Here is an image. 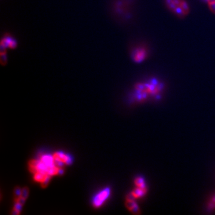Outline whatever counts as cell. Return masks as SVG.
I'll list each match as a JSON object with an SVG mask.
<instances>
[{
    "instance_id": "cell-1",
    "label": "cell",
    "mask_w": 215,
    "mask_h": 215,
    "mask_svg": "<svg viewBox=\"0 0 215 215\" xmlns=\"http://www.w3.org/2000/svg\"><path fill=\"white\" fill-rule=\"evenodd\" d=\"M148 50L144 47H139L134 49L132 53V58L136 63L144 62L148 57Z\"/></svg>"
},
{
    "instance_id": "cell-2",
    "label": "cell",
    "mask_w": 215,
    "mask_h": 215,
    "mask_svg": "<svg viewBox=\"0 0 215 215\" xmlns=\"http://www.w3.org/2000/svg\"><path fill=\"white\" fill-rule=\"evenodd\" d=\"M111 191L109 188H106L99 193L93 200V206L95 208L99 207L106 200L110 194Z\"/></svg>"
},
{
    "instance_id": "cell-3",
    "label": "cell",
    "mask_w": 215,
    "mask_h": 215,
    "mask_svg": "<svg viewBox=\"0 0 215 215\" xmlns=\"http://www.w3.org/2000/svg\"><path fill=\"white\" fill-rule=\"evenodd\" d=\"M17 41L11 36L5 35L1 40V46L2 49H5L6 48L15 49L17 47Z\"/></svg>"
},
{
    "instance_id": "cell-4",
    "label": "cell",
    "mask_w": 215,
    "mask_h": 215,
    "mask_svg": "<svg viewBox=\"0 0 215 215\" xmlns=\"http://www.w3.org/2000/svg\"><path fill=\"white\" fill-rule=\"evenodd\" d=\"M52 156L54 160L62 161L67 165H69L72 163L71 157L63 152H55L54 153Z\"/></svg>"
},
{
    "instance_id": "cell-5",
    "label": "cell",
    "mask_w": 215,
    "mask_h": 215,
    "mask_svg": "<svg viewBox=\"0 0 215 215\" xmlns=\"http://www.w3.org/2000/svg\"><path fill=\"white\" fill-rule=\"evenodd\" d=\"M125 205L126 207L128 209V210L130 211L132 213L135 215L140 214V209L138 207L137 203L134 202V200H126Z\"/></svg>"
},
{
    "instance_id": "cell-6",
    "label": "cell",
    "mask_w": 215,
    "mask_h": 215,
    "mask_svg": "<svg viewBox=\"0 0 215 215\" xmlns=\"http://www.w3.org/2000/svg\"><path fill=\"white\" fill-rule=\"evenodd\" d=\"M52 176L48 175L45 172H38L34 174V180L37 182H43L45 180H46L49 177H51Z\"/></svg>"
},
{
    "instance_id": "cell-7",
    "label": "cell",
    "mask_w": 215,
    "mask_h": 215,
    "mask_svg": "<svg viewBox=\"0 0 215 215\" xmlns=\"http://www.w3.org/2000/svg\"><path fill=\"white\" fill-rule=\"evenodd\" d=\"M147 190H146V189H144L142 188L137 187L132 192V193L135 199H137V198H140V197L144 196L145 195V194L147 192Z\"/></svg>"
},
{
    "instance_id": "cell-8",
    "label": "cell",
    "mask_w": 215,
    "mask_h": 215,
    "mask_svg": "<svg viewBox=\"0 0 215 215\" xmlns=\"http://www.w3.org/2000/svg\"><path fill=\"white\" fill-rule=\"evenodd\" d=\"M179 6L185 15H187L189 14V12H190V8H189V4H188L187 1L180 0Z\"/></svg>"
},
{
    "instance_id": "cell-9",
    "label": "cell",
    "mask_w": 215,
    "mask_h": 215,
    "mask_svg": "<svg viewBox=\"0 0 215 215\" xmlns=\"http://www.w3.org/2000/svg\"><path fill=\"white\" fill-rule=\"evenodd\" d=\"M134 183H135V185L137 186V187L147 190V187H146V185L145 184L144 180L143 178H142V177L136 178L135 179Z\"/></svg>"
},
{
    "instance_id": "cell-10",
    "label": "cell",
    "mask_w": 215,
    "mask_h": 215,
    "mask_svg": "<svg viewBox=\"0 0 215 215\" xmlns=\"http://www.w3.org/2000/svg\"><path fill=\"white\" fill-rule=\"evenodd\" d=\"M20 196L24 197L25 199H27L28 196H29V188L27 187L22 188Z\"/></svg>"
},
{
    "instance_id": "cell-11",
    "label": "cell",
    "mask_w": 215,
    "mask_h": 215,
    "mask_svg": "<svg viewBox=\"0 0 215 215\" xmlns=\"http://www.w3.org/2000/svg\"><path fill=\"white\" fill-rule=\"evenodd\" d=\"M27 199H24V197H21V196H19V197H15L14 199V202H18V203H20L22 205H24L25 202V201H26Z\"/></svg>"
},
{
    "instance_id": "cell-12",
    "label": "cell",
    "mask_w": 215,
    "mask_h": 215,
    "mask_svg": "<svg viewBox=\"0 0 215 215\" xmlns=\"http://www.w3.org/2000/svg\"><path fill=\"white\" fill-rule=\"evenodd\" d=\"M21 192H22V189H20L19 187H16L14 189V195L16 197L20 196Z\"/></svg>"
},
{
    "instance_id": "cell-13",
    "label": "cell",
    "mask_w": 215,
    "mask_h": 215,
    "mask_svg": "<svg viewBox=\"0 0 215 215\" xmlns=\"http://www.w3.org/2000/svg\"><path fill=\"white\" fill-rule=\"evenodd\" d=\"M14 203H15V204H14V206L13 209V210H17V211L20 212L21 210H22V206H23V205L21 204H20V203H18V202H14Z\"/></svg>"
},
{
    "instance_id": "cell-14",
    "label": "cell",
    "mask_w": 215,
    "mask_h": 215,
    "mask_svg": "<svg viewBox=\"0 0 215 215\" xmlns=\"http://www.w3.org/2000/svg\"><path fill=\"white\" fill-rule=\"evenodd\" d=\"M208 6H209V8L210 10L213 13L215 14V2L210 3V4H208Z\"/></svg>"
},
{
    "instance_id": "cell-15",
    "label": "cell",
    "mask_w": 215,
    "mask_h": 215,
    "mask_svg": "<svg viewBox=\"0 0 215 215\" xmlns=\"http://www.w3.org/2000/svg\"><path fill=\"white\" fill-rule=\"evenodd\" d=\"M20 213V212L16 210H12V214L13 215H19Z\"/></svg>"
},
{
    "instance_id": "cell-16",
    "label": "cell",
    "mask_w": 215,
    "mask_h": 215,
    "mask_svg": "<svg viewBox=\"0 0 215 215\" xmlns=\"http://www.w3.org/2000/svg\"><path fill=\"white\" fill-rule=\"evenodd\" d=\"M206 1L207 2V3H208V4H210V3H212V2H215V0H206Z\"/></svg>"
}]
</instances>
